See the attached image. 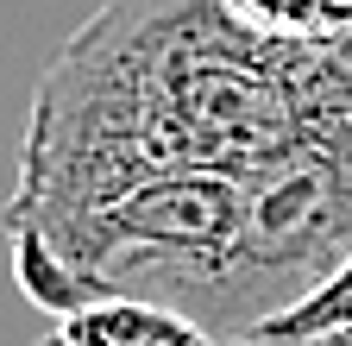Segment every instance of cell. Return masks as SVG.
Listing matches in <instances>:
<instances>
[{"label": "cell", "instance_id": "1", "mask_svg": "<svg viewBox=\"0 0 352 346\" xmlns=\"http://www.w3.org/2000/svg\"><path fill=\"white\" fill-rule=\"evenodd\" d=\"M352 258V38L220 0H107L32 89L13 271L51 315L101 296L258 340Z\"/></svg>", "mask_w": 352, "mask_h": 346}, {"label": "cell", "instance_id": "2", "mask_svg": "<svg viewBox=\"0 0 352 346\" xmlns=\"http://www.w3.org/2000/svg\"><path fill=\"white\" fill-rule=\"evenodd\" d=\"M51 334L63 346H233V340H220L214 327H201L195 315L164 309V302H145V296L82 302V309L57 315Z\"/></svg>", "mask_w": 352, "mask_h": 346}, {"label": "cell", "instance_id": "3", "mask_svg": "<svg viewBox=\"0 0 352 346\" xmlns=\"http://www.w3.org/2000/svg\"><path fill=\"white\" fill-rule=\"evenodd\" d=\"M220 7L271 38H308V45L352 38V0H220Z\"/></svg>", "mask_w": 352, "mask_h": 346}, {"label": "cell", "instance_id": "4", "mask_svg": "<svg viewBox=\"0 0 352 346\" xmlns=\"http://www.w3.org/2000/svg\"><path fill=\"white\" fill-rule=\"evenodd\" d=\"M346 327H352V258H346L315 296H302L289 315H277L258 340L264 346H315V340H333Z\"/></svg>", "mask_w": 352, "mask_h": 346}, {"label": "cell", "instance_id": "5", "mask_svg": "<svg viewBox=\"0 0 352 346\" xmlns=\"http://www.w3.org/2000/svg\"><path fill=\"white\" fill-rule=\"evenodd\" d=\"M32 346H63L57 334H44V340H32ZM233 346H264V340H233Z\"/></svg>", "mask_w": 352, "mask_h": 346}, {"label": "cell", "instance_id": "6", "mask_svg": "<svg viewBox=\"0 0 352 346\" xmlns=\"http://www.w3.org/2000/svg\"><path fill=\"white\" fill-rule=\"evenodd\" d=\"M315 346H352V327H346V334H333V340H315Z\"/></svg>", "mask_w": 352, "mask_h": 346}]
</instances>
